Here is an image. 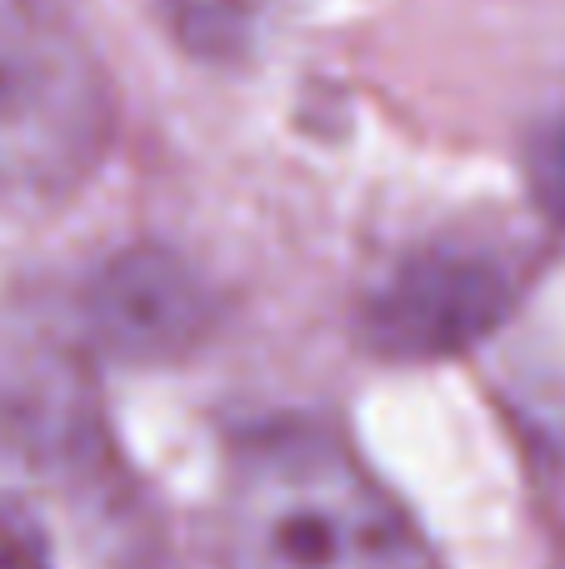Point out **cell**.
<instances>
[{
    "label": "cell",
    "instance_id": "6",
    "mask_svg": "<svg viewBox=\"0 0 565 569\" xmlns=\"http://www.w3.org/2000/svg\"><path fill=\"white\" fill-rule=\"evenodd\" d=\"M531 190H536V206L556 226H565V116L541 136L536 156H531Z\"/></svg>",
    "mask_w": 565,
    "mask_h": 569
},
{
    "label": "cell",
    "instance_id": "2",
    "mask_svg": "<svg viewBox=\"0 0 565 569\" xmlns=\"http://www.w3.org/2000/svg\"><path fill=\"white\" fill-rule=\"evenodd\" d=\"M116 96L66 0H0V200H60L110 150Z\"/></svg>",
    "mask_w": 565,
    "mask_h": 569
},
{
    "label": "cell",
    "instance_id": "3",
    "mask_svg": "<svg viewBox=\"0 0 565 569\" xmlns=\"http://www.w3.org/2000/svg\"><path fill=\"white\" fill-rule=\"evenodd\" d=\"M511 310V276L480 250L430 246L406 256L366 300L360 330L380 360H456Z\"/></svg>",
    "mask_w": 565,
    "mask_h": 569
},
{
    "label": "cell",
    "instance_id": "4",
    "mask_svg": "<svg viewBox=\"0 0 565 569\" xmlns=\"http://www.w3.org/2000/svg\"><path fill=\"white\" fill-rule=\"evenodd\" d=\"M206 280L166 246H130L110 256L80 295L86 345L126 365L180 360L206 340Z\"/></svg>",
    "mask_w": 565,
    "mask_h": 569
},
{
    "label": "cell",
    "instance_id": "5",
    "mask_svg": "<svg viewBox=\"0 0 565 569\" xmlns=\"http://www.w3.org/2000/svg\"><path fill=\"white\" fill-rule=\"evenodd\" d=\"M276 10L280 0H160V16L176 46L210 66L246 60L276 20Z\"/></svg>",
    "mask_w": 565,
    "mask_h": 569
},
{
    "label": "cell",
    "instance_id": "1",
    "mask_svg": "<svg viewBox=\"0 0 565 569\" xmlns=\"http://www.w3.org/2000/svg\"><path fill=\"white\" fill-rule=\"evenodd\" d=\"M216 520L226 569H446L356 445L320 420L240 435Z\"/></svg>",
    "mask_w": 565,
    "mask_h": 569
}]
</instances>
